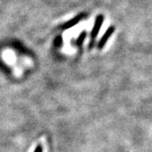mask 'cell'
I'll list each match as a JSON object with an SVG mask.
<instances>
[{
  "instance_id": "6da1fadb",
  "label": "cell",
  "mask_w": 152,
  "mask_h": 152,
  "mask_svg": "<svg viewBox=\"0 0 152 152\" xmlns=\"http://www.w3.org/2000/svg\"><path fill=\"white\" fill-rule=\"evenodd\" d=\"M103 22H104V16L103 15H98V16L96 17L94 25L92 32H91V39H90V43H89V48L90 49L94 45V39H95V38L97 37V35H98V33H99V31L101 29V27L103 25Z\"/></svg>"
},
{
  "instance_id": "7a4b0ae2",
  "label": "cell",
  "mask_w": 152,
  "mask_h": 152,
  "mask_svg": "<svg viewBox=\"0 0 152 152\" xmlns=\"http://www.w3.org/2000/svg\"><path fill=\"white\" fill-rule=\"evenodd\" d=\"M115 27H109V28H107V30L104 32V36L100 39L98 44H97V48H98L99 50H101V49H103L104 47V45L107 43V40L110 39L112 34L115 32Z\"/></svg>"
},
{
  "instance_id": "3957f363",
  "label": "cell",
  "mask_w": 152,
  "mask_h": 152,
  "mask_svg": "<svg viewBox=\"0 0 152 152\" xmlns=\"http://www.w3.org/2000/svg\"><path fill=\"white\" fill-rule=\"evenodd\" d=\"M84 17H85V15H84L83 13L79 14L78 16H76V17L73 18L72 19L69 20L68 22H66L65 24H63V25L61 26V28H62V29H68V28H71L72 27L75 26L76 24H78Z\"/></svg>"
},
{
  "instance_id": "277c9868",
  "label": "cell",
  "mask_w": 152,
  "mask_h": 152,
  "mask_svg": "<svg viewBox=\"0 0 152 152\" xmlns=\"http://www.w3.org/2000/svg\"><path fill=\"white\" fill-rule=\"evenodd\" d=\"M85 38H86V32L83 31V32H82V33L80 34V36L78 37V39H76V45H77V46H81L83 43Z\"/></svg>"
},
{
  "instance_id": "5b68a950",
  "label": "cell",
  "mask_w": 152,
  "mask_h": 152,
  "mask_svg": "<svg viewBox=\"0 0 152 152\" xmlns=\"http://www.w3.org/2000/svg\"><path fill=\"white\" fill-rule=\"evenodd\" d=\"M55 46L56 47H59V46H61V43H62V38L61 37V36H59V37H57L56 38V39H55Z\"/></svg>"
},
{
  "instance_id": "8992f818",
  "label": "cell",
  "mask_w": 152,
  "mask_h": 152,
  "mask_svg": "<svg viewBox=\"0 0 152 152\" xmlns=\"http://www.w3.org/2000/svg\"><path fill=\"white\" fill-rule=\"evenodd\" d=\"M42 151H43V148H42L41 145H38L37 148L34 150V152H42Z\"/></svg>"
}]
</instances>
